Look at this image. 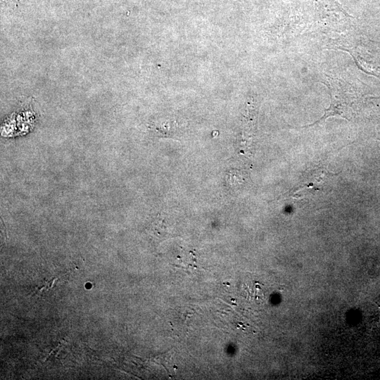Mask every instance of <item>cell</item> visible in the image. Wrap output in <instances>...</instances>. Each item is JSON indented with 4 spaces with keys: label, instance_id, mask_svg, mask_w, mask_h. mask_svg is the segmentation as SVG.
<instances>
[{
    "label": "cell",
    "instance_id": "obj_1",
    "mask_svg": "<svg viewBox=\"0 0 380 380\" xmlns=\"http://www.w3.org/2000/svg\"><path fill=\"white\" fill-rule=\"evenodd\" d=\"M327 83L328 88L330 90L331 103L330 106L325 110L323 116L318 121L334 115H339L346 118V117L348 113L349 106L345 101L346 99L344 98H346V96L343 93H341L342 88L340 82L329 80Z\"/></svg>",
    "mask_w": 380,
    "mask_h": 380
},
{
    "label": "cell",
    "instance_id": "obj_2",
    "mask_svg": "<svg viewBox=\"0 0 380 380\" xmlns=\"http://www.w3.org/2000/svg\"><path fill=\"white\" fill-rule=\"evenodd\" d=\"M314 5L315 13L320 20L338 21L350 17L338 0H314Z\"/></svg>",
    "mask_w": 380,
    "mask_h": 380
}]
</instances>
